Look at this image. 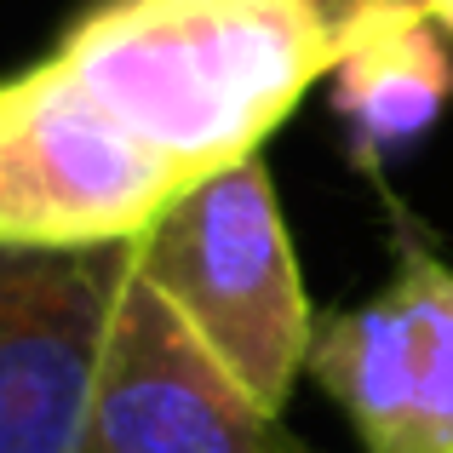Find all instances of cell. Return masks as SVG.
Listing matches in <instances>:
<instances>
[{"label": "cell", "instance_id": "obj_8", "mask_svg": "<svg viewBox=\"0 0 453 453\" xmlns=\"http://www.w3.org/2000/svg\"><path fill=\"white\" fill-rule=\"evenodd\" d=\"M310 12L321 18V29L333 41H350L356 29L367 23H385V18H425V0H310Z\"/></svg>", "mask_w": 453, "mask_h": 453}, {"label": "cell", "instance_id": "obj_9", "mask_svg": "<svg viewBox=\"0 0 453 453\" xmlns=\"http://www.w3.org/2000/svg\"><path fill=\"white\" fill-rule=\"evenodd\" d=\"M425 18H431L442 35H453V0H425Z\"/></svg>", "mask_w": 453, "mask_h": 453}, {"label": "cell", "instance_id": "obj_1", "mask_svg": "<svg viewBox=\"0 0 453 453\" xmlns=\"http://www.w3.org/2000/svg\"><path fill=\"white\" fill-rule=\"evenodd\" d=\"M81 92L189 184L253 161L339 64L310 0H98L58 46Z\"/></svg>", "mask_w": 453, "mask_h": 453}, {"label": "cell", "instance_id": "obj_5", "mask_svg": "<svg viewBox=\"0 0 453 453\" xmlns=\"http://www.w3.org/2000/svg\"><path fill=\"white\" fill-rule=\"evenodd\" d=\"M87 453H304L281 413L258 408L173 304L127 270L104 344Z\"/></svg>", "mask_w": 453, "mask_h": 453}, {"label": "cell", "instance_id": "obj_4", "mask_svg": "<svg viewBox=\"0 0 453 453\" xmlns=\"http://www.w3.org/2000/svg\"><path fill=\"white\" fill-rule=\"evenodd\" d=\"M133 242L0 247V453H87Z\"/></svg>", "mask_w": 453, "mask_h": 453}, {"label": "cell", "instance_id": "obj_7", "mask_svg": "<svg viewBox=\"0 0 453 453\" xmlns=\"http://www.w3.org/2000/svg\"><path fill=\"white\" fill-rule=\"evenodd\" d=\"M453 98V58L431 18H385L356 29L333 64V110L350 127L362 166L413 144Z\"/></svg>", "mask_w": 453, "mask_h": 453}, {"label": "cell", "instance_id": "obj_3", "mask_svg": "<svg viewBox=\"0 0 453 453\" xmlns=\"http://www.w3.org/2000/svg\"><path fill=\"white\" fill-rule=\"evenodd\" d=\"M184 189L196 184L121 133L58 58L0 81V247L138 242Z\"/></svg>", "mask_w": 453, "mask_h": 453}, {"label": "cell", "instance_id": "obj_6", "mask_svg": "<svg viewBox=\"0 0 453 453\" xmlns=\"http://www.w3.org/2000/svg\"><path fill=\"white\" fill-rule=\"evenodd\" d=\"M310 373L367 453H453V270L408 247L390 288L316 339Z\"/></svg>", "mask_w": 453, "mask_h": 453}, {"label": "cell", "instance_id": "obj_2", "mask_svg": "<svg viewBox=\"0 0 453 453\" xmlns=\"http://www.w3.org/2000/svg\"><path fill=\"white\" fill-rule=\"evenodd\" d=\"M133 265L258 408H288L316 339L293 235L258 155L184 189L133 242Z\"/></svg>", "mask_w": 453, "mask_h": 453}]
</instances>
